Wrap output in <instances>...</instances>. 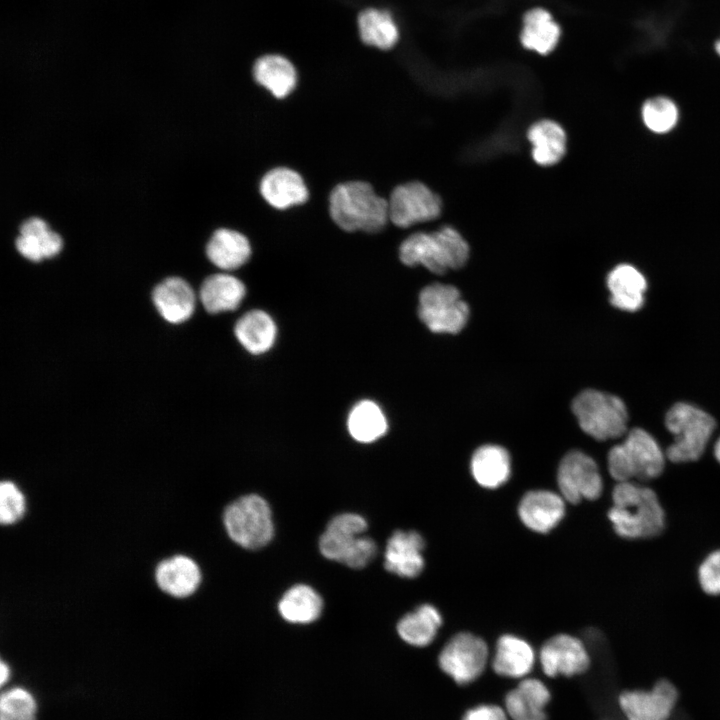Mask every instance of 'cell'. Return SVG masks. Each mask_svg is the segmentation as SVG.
Here are the masks:
<instances>
[{
  "label": "cell",
  "instance_id": "obj_1",
  "mask_svg": "<svg viewBox=\"0 0 720 720\" xmlns=\"http://www.w3.org/2000/svg\"><path fill=\"white\" fill-rule=\"evenodd\" d=\"M607 516L614 532L625 540H648L660 536L666 513L652 488L642 482H617Z\"/></svg>",
  "mask_w": 720,
  "mask_h": 720
},
{
  "label": "cell",
  "instance_id": "obj_2",
  "mask_svg": "<svg viewBox=\"0 0 720 720\" xmlns=\"http://www.w3.org/2000/svg\"><path fill=\"white\" fill-rule=\"evenodd\" d=\"M328 211L332 222L346 233L376 234L390 224L387 198L363 180L334 186L328 197Z\"/></svg>",
  "mask_w": 720,
  "mask_h": 720
},
{
  "label": "cell",
  "instance_id": "obj_3",
  "mask_svg": "<svg viewBox=\"0 0 720 720\" xmlns=\"http://www.w3.org/2000/svg\"><path fill=\"white\" fill-rule=\"evenodd\" d=\"M398 257L405 266L421 265L432 273L443 274L464 266L469 246L457 230L445 226L433 232L409 234L399 244Z\"/></svg>",
  "mask_w": 720,
  "mask_h": 720
},
{
  "label": "cell",
  "instance_id": "obj_4",
  "mask_svg": "<svg viewBox=\"0 0 720 720\" xmlns=\"http://www.w3.org/2000/svg\"><path fill=\"white\" fill-rule=\"evenodd\" d=\"M666 454L657 440L642 428H633L607 456L608 471L616 482H646L658 478L665 468Z\"/></svg>",
  "mask_w": 720,
  "mask_h": 720
},
{
  "label": "cell",
  "instance_id": "obj_5",
  "mask_svg": "<svg viewBox=\"0 0 720 720\" xmlns=\"http://www.w3.org/2000/svg\"><path fill=\"white\" fill-rule=\"evenodd\" d=\"M715 425L713 417L702 409L685 402L674 404L665 417V426L674 435L673 443L666 449V458L673 463L697 461Z\"/></svg>",
  "mask_w": 720,
  "mask_h": 720
},
{
  "label": "cell",
  "instance_id": "obj_6",
  "mask_svg": "<svg viewBox=\"0 0 720 720\" xmlns=\"http://www.w3.org/2000/svg\"><path fill=\"white\" fill-rule=\"evenodd\" d=\"M572 411L580 428L598 441L620 438L626 434L628 412L617 396L587 389L572 402Z\"/></svg>",
  "mask_w": 720,
  "mask_h": 720
},
{
  "label": "cell",
  "instance_id": "obj_7",
  "mask_svg": "<svg viewBox=\"0 0 720 720\" xmlns=\"http://www.w3.org/2000/svg\"><path fill=\"white\" fill-rule=\"evenodd\" d=\"M224 525L229 537L246 549H259L273 537L272 513L268 503L251 494L229 504L224 512Z\"/></svg>",
  "mask_w": 720,
  "mask_h": 720
},
{
  "label": "cell",
  "instance_id": "obj_8",
  "mask_svg": "<svg viewBox=\"0 0 720 720\" xmlns=\"http://www.w3.org/2000/svg\"><path fill=\"white\" fill-rule=\"evenodd\" d=\"M418 315L430 331L455 334L467 323L469 307L456 287L435 283L421 290Z\"/></svg>",
  "mask_w": 720,
  "mask_h": 720
},
{
  "label": "cell",
  "instance_id": "obj_9",
  "mask_svg": "<svg viewBox=\"0 0 720 720\" xmlns=\"http://www.w3.org/2000/svg\"><path fill=\"white\" fill-rule=\"evenodd\" d=\"M387 200L389 222L400 230L434 220L441 212L439 196L417 180L396 185Z\"/></svg>",
  "mask_w": 720,
  "mask_h": 720
},
{
  "label": "cell",
  "instance_id": "obj_10",
  "mask_svg": "<svg viewBox=\"0 0 720 720\" xmlns=\"http://www.w3.org/2000/svg\"><path fill=\"white\" fill-rule=\"evenodd\" d=\"M487 660L488 647L485 641L472 633L460 632L444 645L438 664L455 683L466 685L481 676Z\"/></svg>",
  "mask_w": 720,
  "mask_h": 720
},
{
  "label": "cell",
  "instance_id": "obj_11",
  "mask_svg": "<svg viewBox=\"0 0 720 720\" xmlns=\"http://www.w3.org/2000/svg\"><path fill=\"white\" fill-rule=\"evenodd\" d=\"M557 484L561 496L572 504L581 500L598 499L603 491V480L597 463L579 450L568 452L560 461Z\"/></svg>",
  "mask_w": 720,
  "mask_h": 720
},
{
  "label": "cell",
  "instance_id": "obj_12",
  "mask_svg": "<svg viewBox=\"0 0 720 720\" xmlns=\"http://www.w3.org/2000/svg\"><path fill=\"white\" fill-rule=\"evenodd\" d=\"M259 193L268 206L287 211L306 204L310 190L303 175L288 166L268 170L259 182Z\"/></svg>",
  "mask_w": 720,
  "mask_h": 720
},
{
  "label": "cell",
  "instance_id": "obj_13",
  "mask_svg": "<svg viewBox=\"0 0 720 720\" xmlns=\"http://www.w3.org/2000/svg\"><path fill=\"white\" fill-rule=\"evenodd\" d=\"M539 660L543 672L549 677H571L584 673L589 665V654L582 641L569 634H557L541 647Z\"/></svg>",
  "mask_w": 720,
  "mask_h": 720
},
{
  "label": "cell",
  "instance_id": "obj_14",
  "mask_svg": "<svg viewBox=\"0 0 720 720\" xmlns=\"http://www.w3.org/2000/svg\"><path fill=\"white\" fill-rule=\"evenodd\" d=\"M678 693L668 680H659L651 691H626L619 704L629 720H667Z\"/></svg>",
  "mask_w": 720,
  "mask_h": 720
},
{
  "label": "cell",
  "instance_id": "obj_15",
  "mask_svg": "<svg viewBox=\"0 0 720 720\" xmlns=\"http://www.w3.org/2000/svg\"><path fill=\"white\" fill-rule=\"evenodd\" d=\"M207 259L217 268L232 271L246 265L253 255L249 237L234 228L218 227L209 236L205 246Z\"/></svg>",
  "mask_w": 720,
  "mask_h": 720
},
{
  "label": "cell",
  "instance_id": "obj_16",
  "mask_svg": "<svg viewBox=\"0 0 720 720\" xmlns=\"http://www.w3.org/2000/svg\"><path fill=\"white\" fill-rule=\"evenodd\" d=\"M253 81L277 100L294 93L299 84L298 71L287 57L266 54L257 58L251 69Z\"/></svg>",
  "mask_w": 720,
  "mask_h": 720
},
{
  "label": "cell",
  "instance_id": "obj_17",
  "mask_svg": "<svg viewBox=\"0 0 720 720\" xmlns=\"http://www.w3.org/2000/svg\"><path fill=\"white\" fill-rule=\"evenodd\" d=\"M423 537L416 531H395L387 541L384 566L400 577L415 578L424 569Z\"/></svg>",
  "mask_w": 720,
  "mask_h": 720
},
{
  "label": "cell",
  "instance_id": "obj_18",
  "mask_svg": "<svg viewBox=\"0 0 720 720\" xmlns=\"http://www.w3.org/2000/svg\"><path fill=\"white\" fill-rule=\"evenodd\" d=\"M565 514V499L549 490H531L524 494L518 505L522 523L537 533H548Z\"/></svg>",
  "mask_w": 720,
  "mask_h": 720
},
{
  "label": "cell",
  "instance_id": "obj_19",
  "mask_svg": "<svg viewBox=\"0 0 720 720\" xmlns=\"http://www.w3.org/2000/svg\"><path fill=\"white\" fill-rule=\"evenodd\" d=\"M366 529L365 519L358 514L343 513L335 516L320 537L321 554L329 560L344 563Z\"/></svg>",
  "mask_w": 720,
  "mask_h": 720
},
{
  "label": "cell",
  "instance_id": "obj_20",
  "mask_svg": "<svg viewBox=\"0 0 720 720\" xmlns=\"http://www.w3.org/2000/svg\"><path fill=\"white\" fill-rule=\"evenodd\" d=\"M155 580L165 593L185 598L192 595L201 582L197 563L188 556L174 555L162 560L155 569Z\"/></svg>",
  "mask_w": 720,
  "mask_h": 720
},
{
  "label": "cell",
  "instance_id": "obj_21",
  "mask_svg": "<svg viewBox=\"0 0 720 720\" xmlns=\"http://www.w3.org/2000/svg\"><path fill=\"white\" fill-rule=\"evenodd\" d=\"M551 699L539 679L526 678L505 696V711L512 720H547L545 707Z\"/></svg>",
  "mask_w": 720,
  "mask_h": 720
},
{
  "label": "cell",
  "instance_id": "obj_22",
  "mask_svg": "<svg viewBox=\"0 0 720 720\" xmlns=\"http://www.w3.org/2000/svg\"><path fill=\"white\" fill-rule=\"evenodd\" d=\"M15 246L23 257L39 262L56 256L63 247V241L43 219L30 217L21 224Z\"/></svg>",
  "mask_w": 720,
  "mask_h": 720
},
{
  "label": "cell",
  "instance_id": "obj_23",
  "mask_svg": "<svg viewBox=\"0 0 720 720\" xmlns=\"http://www.w3.org/2000/svg\"><path fill=\"white\" fill-rule=\"evenodd\" d=\"M152 296L157 310L170 323L187 320L195 308L193 289L179 277L163 280L154 288Z\"/></svg>",
  "mask_w": 720,
  "mask_h": 720
},
{
  "label": "cell",
  "instance_id": "obj_24",
  "mask_svg": "<svg viewBox=\"0 0 720 720\" xmlns=\"http://www.w3.org/2000/svg\"><path fill=\"white\" fill-rule=\"evenodd\" d=\"M611 304L624 311L639 310L644 303L647 282L643 274L634 266L619 264L607 276Z\"/></svg>",
  "mask_w": 720,
  "mask_h": 720
},
{
  "label": "cell",
  "instance_id": "obj_25",
  "mask_svg": "<svg viewBox=\"0 0 720 720\" xmlns=\"http://www.w3.org/2000/svg\"><path fill=\"white\" fill-rule=\"evenodd\" d=\"M535 663V653L524 639L511 634L502 635L496 644L492 660L494 672L508 678L526 676Z\"/></svg>",
  "mask_w": 720,
  "mask_h": 720
},
{
  "label": "cell",
  "instance_id": "obj_26",
  "mask_svg": "<svg viewBox=\"0 0 720 720\" xmlns=\"http://www.w3.org/2000/svg\"><path fill=\"white\" fill-rule=\"evenodd\" d=\"M245 295L244 283L229 273H216L208 276L200 288L201 302L209 313L235 310Z\"/></svg>",
  "mask_w": 720,
  "mask_h": 720
},
{
  "label": "cell",
  "instance_id": "obj_27",
  "mask_svg": "<svg viewBox=\"0 0 720 720\" xmlns=\"http://www.w3.org/2000/svg\"><path fill=\"white\" fill-rule=\"evenodd\" d=\"M471 473L482 487L496 489L506 483L511 475V460L507 450L498 445L487 444L475 450L471 458Z\"/></svg>",
  "mask_w": 720,
  "mask_h": 720
},
{
  "label": "cell",
  "instance_id": "obj_28",
  "mask_svg": "<svg viewBox=\"0 0 720 720\" xmlns=\"http://www.w3.org/2000/svg\"><path fill=\"white\" fill-rule=\"evenodd\" d=\"M234 333L248 352L258 355L271 349L277 336V327L265 311L251 310L239 318Z\"/></svg>",
  "mask_w": 720,
  "mask_h": 720
},
{
  "label": "cell",
  "instance_id": "obj_29",
  "mask_svg": "<svg viewBox=\"0 0 720 720\" xmlns=\"http://www.w3.org/2000/svg\"><path fill=\"white\" fill-rule=\"evenodd\" d=\"M528 139L532 144L533 159L539 165H554L565 154V131L552 120H541L534 123L529 128Z\"/></svg>",
  "mask_w": 720,
  "mask_h": 720
},
{
  "label": "cell",
  "instance_id": "obj_30",
  "mask_svg": "<svg viewBox=\"0 0 720 720\" xmlns=\"http://www.w3.org/2000/svg\"><path fill=\"white\" fill-rule=\"evenodd\" d=\"M442 625V616L431 604H422L404 615L397 624V632L406 643L424 647L429 645Z\"/></svg>",
  "mask_w": 720,
  "mask_h": 720
},
{
  "label": "cell",
  "instance_id": "obj_31",
  "mask_svg": "<svg viewBox=\"0 0 720 720\" xmlns=\"http://www.w3.org/2000/svg\"><path fill=\"white\" fill-rule=\"evenodd\" d=\"M559 37L560 28L548 11L535 8L526 13L521 33L525 48L545 55L556 47Z\"/></svg>",
  "mask_w": 720,
  "mask_h": 720
},
{
  "label": "cell",
  "instance_id": "obj_32",
  "mask_svg": "<svg viewBox=\"0 0 720 720\" xmlns=\"http://www.w3.org/2000/svg\"><path fill=\"white\" fill-rule=\"evenodd\" d=\"M323 608L320 595L310 586L299 584L285 592L278 604L282 618L291 623L307 624L319 618Z\"/></svg>",
  "mask_w": 720,
  "mask_h": 720
},
{
  "label": "cell",
  "instance_id": "obj_33",
  "mask_svg": "<svg viewBox=\"0 0 720 720\" xmlns=\"http://www.w3.org/2000/svg\"><path fill=\"white\" fill-rule=\"evenodd\" d=\"M362 41L369 46L388 50L398 41L399 31L389 12L376 8L363 10L358 16Z\"/></svg>",
  "mask_w": 720,
  "mask_h": 720
},
{
  "label": "cell",
  "instance_id": "obj_34",
  "mask_svg": "<svg viewBox=\"0 0 720 720\" xmlns=\"http://www.w3.org/2000/svg\"><path fill=\"white\" fill-rule=\"evenodd\" d=\"M347 426L350 435L356 441L371 443L386 433L388 423L383 411L375 402L363 400L350 411Z\"/></svg>",
  "mask_w": 720,
  "mask_h": 720
},
{
  "label": "cell",
  "instance_id": "obj_35",
  "mask_svg": "<svg viewBox=\"0 0 720 720\" xmlns=\"http://www.w3.org/2000/svg\"><path fill=\"white\" fill-rule=\"evenodd\" d=\"M642 118L646 127L655 133L670 131L678 121L675 103L666 97H654L642 107Z\"/></svg>",
  "mask_w": 720,
  "mask_h": 720
},
{
  "label": "cell",
  "instance_id": "obj_36",
  "mask_svg": "<svg viewBox=\"0 0 720 720\" xmlns=\"http://www.w3.org/2000/svg\"><path fill=\"white\" fill-rule=\"evenodd\" d=\"M37 704L26 689L15 687L1 696L0 720H36Z\"/></svg>",
  "mask_w": 720,
  "mask_h": 720
},
{
  "label": "cell",
  "instance_id": "obj_37",
  "mask_svg": "<svg viewBox=\"0 0 720 720\" xmlns=\"http://www.w3.org/2000/svg\"><path fill=\"white\" fill-rule=\"evenodd\" d=\"M26 508L25 497L16 484L4 480L0 485V521L11 525L20 520Z\"/></svg>",
  "mask_w": 720,
  "mask_h": 720
},
{
  "label": "cell",
  "instance_id": "obj_38",
  "mask_svg": "<svg viewBox=\"0 0 720 720\" xmlns=\"http://www.w3.org/2000/svg\"><path fill=\"white\" fill-rule=\"evenodd\" d=\"M697 580L705 594L720 596V549L711 551L699 564Z\"/></svg>",
  "mask_w": 720,
  "mask_h": 720
},
{
  "label": "cell",
  "instance_id": "obj_39",
  "mask_svg": "<svg viewBox=\"0 0 720 720\" xmlns=\"http://www.w3.org/2000/svg\"><path fill=\"white\" fill-rule=\"evenodd\" d=\"M376 553V543L370 537L362 535L343 564L350 568L361 569L374 559Z\"/></svg>",
  "mask_w": 720,
  "mask_h": 720
},
{
  "label": "cell",
  "instance_id": "obj_40",
  "mask_svg": "<svg viewBox=\"0 0 720 720\" xmlns=\"http://www.w3.org/2000/svg\"><path fill=\"white\" fill-rule=\"evenodd\" d=\"M508 717L503 708L497 705L483 704L466 711L462 720H508Z\"/></svg>",
  "mask_w": 720,
  "mask_h": 720
},
{
  "label": "cell",
  "instance_id": "obj_41",
  "mask_svg": "<svg viewBox=\"0 0 720 720\" xmlns=\"http://www.w3.org/2000/svg\"><path fill=\"white\" fill-rule=\"evenodd\" d=\"M10 675V670L8 665L2 661L1 662V684L3 685L8 679Z\"/></svg>",
  "mask_w": 720,
  "mask_h": 720
},
{
  "label": "cell",
  "instance_id": "obj_42",
  "mask_svg": "<svg viewBox=\"0 0 720 720\" xmlns=\"http://www.w3.org/2000/svg\"><path fill=\"white\" fill-rule=\"evenodd\" d=\"M714 456L718 463L720 464V438L716 441L714 445Z\"/></svg>",
  "mask_w": 720,
  "mask_h": 720
},
{
  "label": "cell",
  "instance_id": "obj_43",
  "mask_svg": "<svg viewBox=\"0 0 720 720\" xmlns=\"http://www.w3.org/2000/svg\"><path fill=\"white\" fill-rule=\"evenodd\" d=\"M715 50H716L717 54L720 56V39H718L715 42Z\"/></svg>",
  "mask_w": 720,
  "mask_h": 720
}]
</instances>
